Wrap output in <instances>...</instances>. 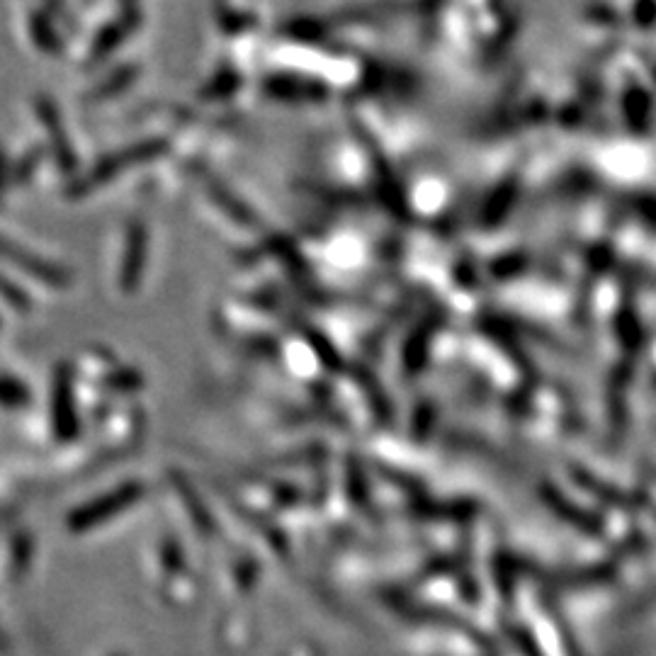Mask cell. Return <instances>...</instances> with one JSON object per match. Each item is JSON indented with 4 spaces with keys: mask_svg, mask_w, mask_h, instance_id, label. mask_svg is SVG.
<instances>
[{
    "mask_svg": "<svg viewBox=\"0 0 656 656\" xmlns=\"http://www.w3.org/2000/svg\"><path fill=\"white\" fill-rule=\"evenodd\" d=\"M161 151H163V141H146V144L134 146V149H129L127 154H117V156L105 158V161L100 163V166L95 168L93 173H90V178L83 180L81 190H90V188H93V185L105 183V180L115 178V175L120 173L124 166H129V163L149 161V158L158 156V154H161Z\"/></svg>",
    "mask_w": 656,
    "mask_h": 656,
    "instance_id": "obj_1",
    "label": "cell"
},
{
    "mask_svg": "<svg viewBox=\"0 0 656 656\" xmlns=\"http://www.w3.org/2000/svg\"><path fill=\"white\" fill-rule=\"evenodd\" d=\"M144 243H146L144 226L137 222L132 226V231H129L127 256H124V268H122V287L127 292L134 290V285L139 282L141 265H144Z\"/></svg>",
    "mask_w": 656,
    "mask_h": 656,
    "instance_id": "obj_2",
    "label": "cell"
},
{
    "mask_svg": "<svg viewBox=\"0 0 656 656\" xmlns=\"http://www.w3.org/2000/svg\"><path fill=\"white\" fill-rule=\"evenodd\" d=\"M39 107H42L44 127L49 129V139H52L56 156H59V163L66 168V171H69V168L76 166V163H73L69 141H66V137H64V129H61V122H59V117H56V110H52V105H49L47 100H39Z\"/></svg>",
    "mask_w": 656,
    "mask_h": 656,
    "instance_id": "obj_3",
    "label": "cell"
},
{
    "mask_svg": "<svg viewBox=\"0 0 656 656\" xmlns=\"http://www.w3.org/2000/svg\"><path fill=\"white\" fill-rule=\"evenodd\" d=\"M200 178H202V183H205V188H207V190H212L214 200H217L219 205H222V207L226 209V212L231 214V217L239 219V222H243V224H253V214L248 212V209L243 207L241 202L236 200V197L231 195L229 190H224V188H222V183H219V180H214L212 175L205 173V171L200 173Z\"/></svg>",
    "mask_w": 656,
    "mask_h": 656,
    "instance_id": "obj_4",
    "label": "cell"
},
{
    "mask_svg": "<svg viewBox=\"0 0 656 656\" xmlns=\"http://www.w3.org/2000/svg\"><path fill=\"white\" fill-rule=\"evenodd\" d=\"M270 88L275 90L277 95H282V98H302V100H319L324 98V90L319 86H314V83H304V81H292V78H282V81H273L270 83Z\"/></svg>",
    "mask_w": 656,
    "mask_h": 656,
    "instance_id": "obj_5",
    "label": "cell"
},
{
    "mask_svg": "<svg viewBox=\"0 0 656 656\" xmlns=\"http://www.w3.org/2000/svg\"><path fill=\"white\" fill-rule=\"evenodd\" d=\"M120 3H122L124 18L132 22V25H137V22H139V5H137V0H120Z\"/></svg>",
    "mask_w": 656,
    "mask_h": 656,
    "instance_id": "obj_6",
    "label": "cell"
}]
</instances>
